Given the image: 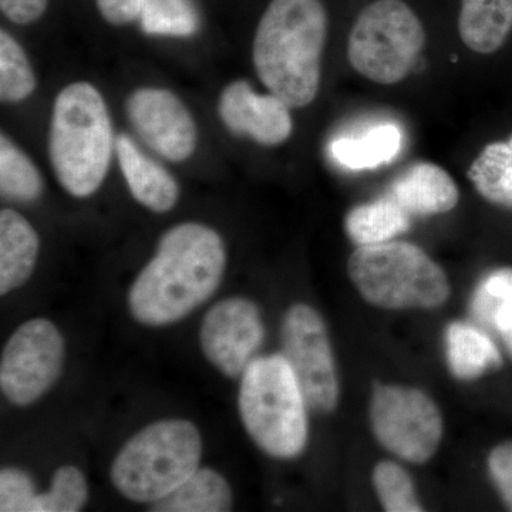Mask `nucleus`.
I'll use <instances>...</instances> for the list:
<instances>
[{
    "label": "nucleus",
    "instance_id": "obj_32",
    "mask_svg": "<svg viewBox=\"0 0 512 512\" xmlns=\"http://www.w3.org/2000/svg\"><path fill=\"white\" fill-rule=\"evenodd\" d=\"M49 0H0V10L10 22L29 25L45 15Z\"/></svg>",
    "mask_w": 512,
    "mask_h": 512
},
{
    "label": "nucleus",
    "instance_id": "obj_22",
    "mask_svg": "<svg viewBox=\"0 0 512 512\" xmlns=\"http://www.w3.org/2000/svg\"><path fill=\"white\" fill-rule=\"evenodd\" d=\"M467 177L485 200L512 208V134L485 146L468 168Z\"/></svg>",
    "mask_w": 512,
    "mask_h": 512
},
{
    "label": "nucleus",
    "instance_id": "obj_27",
    "mask_svg": "<svg viewBox=\"0 0 512 512\" xmlns=\"http://www.w3.org/2000/svg\"><path fill=\"white\" fill-rule=\"evenodd\" d=\"M376 493L384 510L389 512L421 511L413 481L399 464L382 461L373 473Z\"/></svg>",
    "mask_w": 512,
    "mask_h": 512
},
{
    "label": "nucleus",
    "instance_id": "obj_23",
    "mask_svg": "<svg viewBox=\"0 0 512 512\" xmlns=\"http://www.w3.org/2000/svg\"><path fill=\"white\" fill-rule=\"evenodd\" d=\"M0 191L3 197L18 202L36 201L43 191L36 165L5 134L0 138Z\"/></svg>",
    "mask_w": 512,
    "mask_h": 512
},
{
    "label": "nucleus",
    "instance_id": "obj_19",
    "mask_svg": "<svg viewBox=\"0 0 512 512\" xmlns=\"http://www.w3.org/2000/svg\"><path fill=\"white\" fill-rule=\"evenodd\" d=\"M156 512H225L232 510L228 481L211 468H198L173 493L151 504Z\"/></svg>",
    "mask_w": 512,
    "mask_h": 512
},
{
    "label": "nucleus",
    "instance_id": "obj_7",
    "mask_svg": "<svg viewBox=\"0 0 512 512\" xmlns=\"http://www.w3.org/2000/svg\"><path fill=\"white\" fill-rule=\"evenodd\" d=\"M426 45L419 16L403 0H376L357 16L348 40L353 69L379 84L402 82Z\"/></svg>",
    "mask_w": 512,
    "mask_h": 512
},
{
    "label": "nucleus",
    "instance_id": "obj_16",
    "mask_svg": "<svg viewBox=\"0 0 512 512\" xmlns=\"http://www.w3.org/2000/svg\"><path fill=\"white\" fill-rule=\"evenodd\" d=\"M40 241L36 229L13 210L0 212V293H8L28 282L36 268Z\"/></svg>",
    "mask_w": 512,
    "mask_h": 512
},
{
    "label": "nucleus",
    "instance_id": "obj_20",
    "mask_svg": "<svg viewBox=\"0 0 512 512\" xmlns=\"http://www.w3.org/2000/svg\"><path fill=\"white\" fill-rule=\"evenodd\" d=\"M410 215L390 195L353 208L346 217L349 238L359 247L382 244L407 231Z\"/></svg>",
    "mask_w": 512,
    "mask_h": 512
},
{
    "label": "nucleus",
    "instance_id": "obj_18",
    "mask_svg": "<svg viewBox=\"0 0 512 512\" xmlns=\"http://www.w3.org/2000/svg\"><path fill=\"white\" fill-rule=\"evenodd\" d=\"M512 30V0H461L458 32L468 49L491 55Z\"/></svg>",
    "mask_w": 512,
    "mask_h": 512
},
{
    "label": "nucleus",
    "instance_id": "obj_3",
    "mask_svg": "<svg viewBox=\"0 0 512 512\" xmlns=\"http://www.w3.org/2000/svg\"><path fill=\"white\" fill-rule=\"evenodd\" d=\"M116 150L106 101L93 84L64 87L53 104L49 157L59 184L76 198L99 190Z\"/></svg>",
    "mask_w": 512,
    "mask_h": 512
},
{
    "label": "nucleus",
    "instance_id": "obj_9",
    "mask_svg": "<svg viewBox=\"0 0 512 512\" xmlns=\"http://www.w3.org/2000/svg\"><path fill=\"white\" fill-rule=\"evenodd\" d=\"M370 419L377 440L412 463H424L433 457L443 436V420L436 403L410 387H379L373 394Z\"/></svg>",
    "mask_w": 512,
    "mask_h": 512
},
{
    "label": "nucleus",
    "instance_id": "obj_4",
    "mask_svg": "<svg viewBox=\"0 0 512 512\" xmlns=\"http://www.w3.org/2000/svg\"><path fill=\"white\" fill-rule=\"evenodd\" d=\"M202 440L191 421H156L121 447L110 468L111 483L127 500L154 504L200 468Z\"/></svg>",
    "mask_w": 512,
    "mask_h": 512
},
{
    "label": "nucleus",
    "instance_id": "obj_12",
    "mask_svg": "<svg viewBox=\"0 0 512 512\" xmlns=\"http://www.w3.org/2000/svg\"><path fill=\"white\" fill-rule=\"evenodd\" d=\"M127 116L138 137L165 160L183 163L197 150V124L180 97L170 90H136L127 101Z\"/></svg>",
    "mask_w": 512,
    "mask_h": 512
},
{
    "label": "nucleus",
    "instance_id": "obj_10",
    "mask_svg": "<svg viewBox=\"0 0 512 512\" xmlns=\"http://www.w3.org/2000/svg\"><path fill=\"white\" fill-rule=\"evenodd\" d=\"M282 342L308 406L332 412L338 404L339 383L328 330L319 313L308 305L292 306L285 316Z\"/></svg>",
    "mask_w": 512,
    "mask_h": 512
},
{
    "label": "nucleus",
    "instance_id": "obj_29",
    "mask_svg": "<svg viewBox=\"0 0 512 512\" xmlns=\"http://www.w3.org/2000/svg\"><path fill=\"white\" fill-rule=\"evenodd\" d=\"M35 481L19 468H3L0 473V511L33 512L37 497Z\"/></svg>",
    "mask_w": 512,
    "mask_h": 512
},
{
    "label": "nucleus",
    "instance_id": "obj_15",
    "mask_svg": "<svg viewBox=\"0 0 512 512\" xmlns=\"http://www.w3.org/2000/svg\"><path fill=\"white\" fill-rule=\"evenodd\" d=\"M409 215L444 214L460 200L456 181L444 168L433 163H417L403 171L389 194Z\"/></svg>",
    "mask_w": 512,
    "mask_h": 512
},
{
    "label": "nucleus",
    "instance_id": "obj_13",
    "mask_svg": "<svg viewBox=\"0 0 512 512\" xmlns=\"http://www.w3.org/2000/svg\"><path fill=\"white\" fill-rule=\"evenodd\" d=\"M218 111L229 131L252 138L261 146H281L293 131L291 107L275 94L254 92L244 80L225 87Z\"/></svg>",
    "mask_w": 512,
    "mask_h": 512
},
{
    "label": "nucleus",
    "instance_id": "obj_33",
    "mask_svg": "<svg viewBox=\"0 0 512 512\" xmlns=\"http://www.w3.org/2000/svg\"><path fill=\"white\" fill-rule=\"evenodd\" d=\"M493 328L503 336L508 352L512 356V299L505 302L495 313Z\"/></svg>",
    "mask_w": 512,
    "mask_h": 512
},
{
    "label": "nucleus",
    "instance_id": "obj_28",
    "mask_svg": "<svg viewBox=\"0 0 512 512\" xmlns=\"http://www.w3.org/2000/svg\"><path fill=\"white\" fill-rule=\"evenodd\" d=\"M512 299V269H500L484 279L473 299L474 316L484 325L493 326L495 313Z\"/></svg>",
    "mask_w": 512,
    "mask_h": 512
},
{
    "label": "nucleus",
    "instance_id": "obj_6",
    "mask_svg": "<svg viewBox=\"0 0 512 512\" xmlns=\"http://www.w3.org/2000/svg\"><path fill=\"white\" fill-rule=\"evenodd\" d=\"M349 275L367 302L384 309L437 308L450 293L443 269L409 242L357 248L349 259Z\"/></svg>",
    "mask_w": 512,
    "mask_h": 512
},
{
    "label": "nucleus",
    "instance_id": "obj_25",
    "mask_svg": "<svg viewBox=\"0 0 512 512\" xmlns=\"http://www.w3.org/2000/svg\"><path fill=\"white\" fill-rule=\"evenodd\" d=\"M140 20L148 35L188 37L200 26L191 0H147Z\"/></svg>",
    "mask_w": 512,
    "mask_h": 512
},
{
    "label": "nucleus",
    "instance_id": "obj_24",
    "mask_svg": "<svg viewBox=\"0 0 512 512\" xmlns=\"http://www.w3.org/2000/svg\"><path fill=\"white\" fill-rule=\"evenodd\" d=\"M36 76L25 50L6 30L0 32V99L20 103L36 89Z\"/></svg>",
    "mask_w": 512,
    "mask_h": 512
},
{
    "label": "nucleus",
    "instance_id": "obj_5",
    "mask_svg": "<svg viewBox=\"0 0 512 512\" xmlns=\"http://www.w3.org/2000/svg\"><path fill=\"white\" fill-rule=\"evenodd\" d=\"M241 377L239 414L251 439L269 456H299L308 440V403L284 355L252 360Z\"/></svg>",
    "mask_w": 512,
    "mask_h": 512
},
{
    "label": "nucleus",
    "instance_id": "obj_2",
    "mask_svg": "<svg viewBox=\"0 0 512 512\" xmlns=\"http://www.w3.org/2000/svg\"><path fill=\"white\" fill-rule=\"evenodd\" d=\"M328 13L320 0H272L259 20L252 47L256 74L291 109L318 96Z\"/></svg>",
    "mask_w": 512,
    "mask_h": 512
},
{
    "label": "nucleus",
    "instance_id": "obj_17",
    "mask_svg": "<svg viewBox=\"0 0 512 512\" xmlns=\"http://www.w3.org/2000/svg\"><path fill=\"white\" fill-rule=\"evenodd\" d=\"M403 148V131L394 123H377L336 137L329 147L333 160L346 170H372L389 164Z\"/></svg>",
    "mask_w": 512,
    "mask_h": 512
},
{
    "label": "nucleus",
    "instance_id": "obj_11",
    "mask_svg": "<svg viewBox=\"0 0 512 512\" xmlns=\"http://www.w3.org/2000/svg\"><path fill=\"white\" fill-rule=\"evenodd\" d=\"M265 329L261 312L245 298H227L215 303L202 320L201 350L222 375H244L261 348Z\"/></svg>",
    "mask_w": 512,
    "mask_h": 512
},
{
    "label": "nucleus",
    "instance_id": "obj_31",
    "mask_svg": "<svg viewBox=\"0 0 512 512\" xmlns=\"http://www.w3.org/2000/svg\"><path fill=\"white\" fill-rule=\"evenodd\" d=\"M101 16L114 26L136 22L143 15L147 0H96Z\"/></svg>",
    "mask_w": 512,
    "mask_h": 512
},
{
    "label": "nucleus",
    "instance_id": "obj_21",
    "mask_svg": "<svg viewBox=\"0 0 512 512\" xmlns=\"http://www.w3.org/2000/svg\"><path fill=\"white\" fill-rule=\"evenodd\" d=\"M447 357L458 379L471 380L501 365L493 340L474 326L454 323L447 332Z\"/></svg>",
    "mask_w": 512,
    "mask_h": 512
},
{
    "label": "nucleus",
    "instance_id": "obj_26",
    "mask_svg": "<svg viewBox=\"0 0 512 512\" xmlns=\"http://www.w3.org/2000/svg\"><path fill=\"white\" fill-rule=\"evenodd\" d=\"M89 498V485L80 468L63 466L53 474L46 493L39 494L33 512H77Z\"/></svg>",
    "mask_w": 512,
    "mask_h": 512
},
{
    "label": "nucleus",
    "instance_id": "obj_30",
    "mask_svg": "<svg viewBox=\"0 0 512 512\" xmlns=\"http://www.w3.org/2000/svg\"><path fill=\"white\" fill-rule=\"evenodd\" d=\"M488 467L504 503L512 511V441L494 448L488 458Z\"/></svg>",
    "mask_w": 512,
    "mask_h": 512
},
{
    "label": "nucleus",
    "instance_id": "obj_1",
    "mask_svg": "<svg viewBox=\"0 0 512 512\" xmlns=\"http://www.w3.org/2000/svg\"><path fill=\"white\" fill-rule=\"evenodd\" d=\"M225 266L227 249L215 229L198 222L175 225L131 285L128 309L146 326L180 322L214 295Z\"/></svg>",
    "mask_w": 512,
    "mask_h": 512
},
{
    "label": "nucleus",
    "instance_id": "obj_8",
    "mask_svg": "<svg viewBox=\"0 0 512 512\" xmlns=\"http://www.w3.org/2000/svg\"><path fill=\"white\" fill-rule=\"evenodd\" d=\"M64 340L55 323L43 318L22 323L10 336L0 360V389L15 406L45 396L62 375Z\"/></svg>",
    "mask_w": 512,
    "mask_h": 512
},
{
    "label": "nucleus",
    "instance_id": "obj_14",
    "mask_svg": "<svg viewBox=\"0 0 512 512\" xmlns=\"http://www.w3.org/2000/svg\"><path fill=\"white\" fill-rule=\"evenodd\" d=\"M116 153L134 200L157 214L173 210L180 198V187L173 175L143 153L126 134L117 138Z\"/></svg>",
    "mask_w": 512,
    "mask_h": 512
}]
</instances>
